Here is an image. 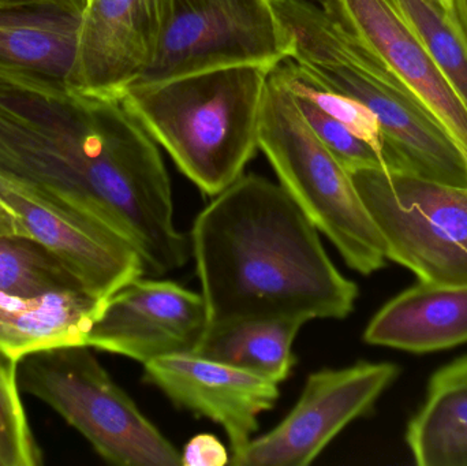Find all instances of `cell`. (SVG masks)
Segmentation results:
<instances>
[{
	"instance_id": "cell-1",
	"label": "cell",
	"mask_w": 467,
	"mask_h": 466,
	"mask_svg": "<svg viewBox=\"0 0 467 466\" xmlns=\"http://www.w3.org/2000/svg\"><path fill=\"white\" fill-rule=\"evenodd\" d=\"M0 177L122 235L147 275L181 270L191 257L158 145L117 96L0 60Z\"/></svg>"
},
{
	"instance_id": "cell-2",
	"label": "cell",
	"mask_w": 467,
	"mask_h": 466,
	"mask_svg": "<svg viewBox=\"0 0 467 466\" xmlns=\"http://www.w3.org/2000/svg\"><path fill=\"white\" fill-rule=\"evenodd\" d=\"M208 326L247 319H345L358 286L280 183L242 174L192 227Z\"/></svg>"
},
{
	"instance_id": "cell-3",
	"label": "cell",
	"mask_w": 467,
	"mask_h": 466,
	"mask_svg": "<svg viewBox=\"0 0 467 466\" xmlns=\"http://www.w3.org/2000/svg\"><path fill=\"white\" fill-rule=\"evenodd\" d=\"M272 68L234 65L155 82H133L117 95L207 196L229 188L258 148Z\"/></svg>"
},
{
	"instance_id": "cell-4",
	"label": "cell",
	"mask_w": 467,
	"mask_h": 466,
	"mask_svg": "<svg viewBox=\"0 0 467 466\" xmlns=\"http://www.w3.org/2000/svg\"><path fill=\"white\" fill-rule=\"evenodd\" d=\"M272 2L293 37L291 59L378 117L391 170L467 188V161L454 140L361 40L317 3Z\"/></svg>"
},
{
	"instance_id": "cell-5",
	"label": "cell",
	"mask_w": 467,
	"mask_h": 466,
	"mask_svg": "<svg viewBox=\"0 0 467 466\" xmlns=\"http://www.w3.org/2000/svg\"><path fill=\"white\" fill-rule=\"evenodd\" d=\"M258 148L280 185L348 267L362 275L381 270L387 249L353 177L316 136L287 88L269 76Z\"/></svg>"
},
{
	"instance_id": "cell-6",
	"label": "cell",
	"mask_w": 467,
	"mask_h": 466,
	"mask_svg": "<svg viewBox=\"0 0 467 466\" xmlns=\"http://www.w3.org/2000/svg\"><path fill=\"white\" fill-rule=\"evenodd\" d=\"M22 393L40 399L118 466L182 465L178 449L109 377L88 345L27 353L18 360Z\"/></svg>"
},
{
	"instance_id": "cell-7",
	"label": "cell",
	"mask_w": 467,
	"mask_h": 466,
	"mask_svg": "<svg viewBox=\"0 0 467 466\" xmlns=\"http://www.w3.org/2000/svg\"><path fill=\"white\" fill-rule=\"evenodd\" d=\"M386 243L387 259L420 282L467 285V188L400 170L351 172Z\"/></svg>"
},
{
	"instance_id": "cell-8",
	"label": "cell",
	"mask_w": 467,
	"mask_h": 466,
	"mask_svg": "<svg viewBox=\"0 0 467 466\" xmlns=\"http://www.w3.org/2000/svg\"><path fill=\"white\" fill-rule=\"evenodd\" d=\"M293 55V37L272 0H170L155 57L133 82L234 65L275 70Z\"/></svg>"
},
{
	"instance_id": "cell-9",
	"label": "cell",
	"mask_w": 467,
	"mask_h": 466,
	"mask_svg": "<svg viewBox=\"0 0 467 466\" xmlns=\"http://www.w3.org/2000/svg\"><path fill=\"white\" fill-rule=\"evenodd\" d=\"M400 368L391 363H357L321 369L307 378L296 407L268 434L233 457L235 466H306L357 419L369 415Z\"/></svg>"
},
{
	"instance_id": "cell-10",
	"label": "cell",
	"mask_w": 467,
	"mask_h": 466,
	"mask_svg": "<svg viewBox=\"0 0 467 466\" xmlns=\"http://www.w3.org/2000/svg\"><path fill=\"white\" fill-rule=\"evenodd\" d=\"M0 197L18 213L29 237L48 248L90 297L107 301L144 275L137 249L89 213L3 177Z\"/></svg>"
},
{
	"instance_id": "cell-11",
	"label": "cell",
	"mask_w": 467,
	"mask_h": 466,
	"mask_svg": "<svg viewBox=\"0 0 467 466\" xmlns=\"http://www.w3.org/2000/svg\"><path fill=\"white\" fill-rule=\"evenodd\" d=\"M207 328L202 293L140 276L106 301L85 345L147 364L196 352Z\"/></svg>"
},
{
	"instance_id": "cell-12",
	"label": "cell",
	"mask_w": 467,
	"mask_h": 466,
	"mask_svg": "<svg viewBox=\"0 0 467 466\" xmlns=\"http://www.w3.org/2000/svg\"><path fill=\"white\" fill-rule=\"evenodd\" d=\"M441 123L467 161V107L391 0H318Z\"/></svg>"
},
{
	"instance_id": "cell-13",
	"label": "cell",
	"mask_w": 467,
	"mask_h": 466,
	"mask_svg": "<svg viewBox=\"0 0 467 466\" xmlns=\"http://www.w3.org/2000/svg\"><path fill=\"white\" fill-rule=\"evenodd\" d=\"M144 380L178 409L219 424L229 438L232 459L246 449L257 432L258 418L280 396L279 385L272 380L193 353L144 364Z\"/></svg>"
},
{
	"instance_id": "cell-14",
	"label": "cell",
	"mask_w": 467,
	"mask_h": 466,
	"mask_svg": "<svg viewBox=\"0 0 467 466\" xmlns=\"http://www.w3.org/2000/svg\"><path fill=\"white\" fill-rule=\"evenodd\" d=\"M170 0H89L81 18L77 87L117 95L158 51Z\"/></svg>"
},
{
	"instance_id": "cell-15",
	"label": "cell",
	"mask_w": 467,
	"mask_h": 466,
	"mask_svg": "<svg viewBox=\"0 0 467 466\" xmlns=\"http://www.w3.org/2000/svg\"><path fill=\"white\" fill-rule=\"evenodd\" d=\"M364 341L410 353L451 349L467 342V285L419 282L373 316Z\"/></svg>"
},
{
	"instance_id": "cell-16",
	"label": "cell",
	"mask_w": 467,
	"mask_h": 466,
	"mask_svg": "<svg viewBox=\"0 0 467 466\" xmlns=\"http://www.w3.org/2000/svg\"><path fill=\"white\" fill-rule=\"evenodd\" d=\"M106 301L85 293L18 297L0 292V352L14 360L65 345H85Z\"/></svg>"
},
{
	"instance_id": "cell-17",
	"label": "cell",
	"mask_w": 467,
	"mask_h": 466,
	"mask_svg": "<svg viewBox=\"0 0 467 466\" xmlns=\"http://www.w3.org/2000/svg\"><path fill=\"white\" fill-rule=\"evenodd\" d=\"M78 14L0 10V60L77 85Z\"/></svg>"
},
{
	"instance_id": "cell-18",
	"label": "cell",
	"mask_w": 467,
	"mask_h": 466,
	"mask_svg": "<svg viewBox=\"0 0 467 466\" xmlns=\"http://www.w3.org/2000/svg\"><path fill=\"white\" fill-rule=\"evenodd\" d=\"M304 325L298 319H247L208 326L193 355L279 385L293 371V344Z\"/></svg>"
},
{
	"instance_id": "cell-19",
	"label": "cell",
	"mask_w": 467,
	"mask_h": 466,
	"mask_svg": "<svg viewBox=\"0 0 467 466\" xmlns=\"http://www.w3.org/2000/svg\"><path fill=\"white\" fill-rule=\"evenodd\" d=\"M406 442L420 466H467V383H430Z\"/></svg>"
},
{
	"instance_id": "cell-20",
	"label": "cell",
	"mask_w": 467,
	"mask_h": 466,
	"mask_svg": "<svg viewBox=\"0 0 467 466\" xmlns=\"http://www.w3.org/2000/svg\"><path fill=\"white\" fill-rule=\"evenodd\" d=\"M467 107V21L460 0H391Z\"/></svg>"
},
{
	"instance_id": "cell-21",
	"label": "cell",
	"mask_w": 467,
	"mask_h": 466,
	"mask_svg": "<svg viewBox=\"0 0 467 466\" xmlns=\"http://www.w3.org/2000/svg\"><path fill=\"white\" fill-rule=\"evenodd\" d=\"M0 292L33 298L85 290L43 243L24 235H5L0 237Z\"/></svg>"
},
{
	"instance_id": "cell-22",
	"label": "cell",
	"mask_w": 467,
	"mask_h": 466,
	"mask_svg": "<svg viewBox=\"0 0 467 466\" xmlns=\"http://www.w3.org/2000/svg\"><path fill=\"white\" fill-rule=\"evenodd\" d=\"M43 453L25 413L18 360L0 352V466H38Z\"/></svg>"
},
{
	"instance_id": "cell-23",
	"label": "cell",
	"mask_w": 467,
	"mask_h": 466,
	"mask_svg": "<svg viewBox=\"0 0 467 466\" xmlns=\"http://www.w3.org/2000/svg\"><path fill=\"white\" fill-rule=\"evenodd\" d=\"M291 96L316 136L334 153L335 158L350 174L358 170H389L379 153L364 140L348 130L345 125L329 117L309 98L293 93Z\"/></svg>"
},
{
	"instance_id": "cell-24",
	"label": "cell",
	"mask_w": 467,
	"mask_h": 466,
	"mask_svg": "<svg viewBox=\"0 0 467 466\" xmlns=\"http://www.w3.org/2000/svg\"><path fill=\"white\" fill-rule=\"evenodd\" d=\"M181 457L185 466H223L230 462L223 443L210 434H200L189 440Z\"/></svg>"
},
{
	"instance_id": "cell-25",
	"label": "cell",
	"mask_w": 467,
	"mask_h": 466,
	"mask_svg": "<svg viewBox=\"0 0 467 466\" xmlns=\"http://www.w3.org/2000/svg\"><path fill=\"white\" fill-rule=\"evenodd\" d=\"M60 10L82 16L87 0H0V10Z\"/></svg>"
},
{
	"instance_id": "cell-26",
	"label": "cell",
	"mask_w": 467,
	"mask_h": 466,
	"mask_svg": "<svg viewBox=\"0 0 467 466\" xmlns=\"http://www.w3.org/2000/svg\"><path fill=\"white\" fill-rule=\"evenodd\" d=\"M5 235L29 237L18 213L0 197V237Z\"/></svg>"
},
{
	"instance_id": "cell-27",
	"label": "cell",
	"mask_w": 467,
	"mask_h": 466,
	"mask_svg": "<svg viewBox=\"0 0 467 466\" xmlns=\"http://www.w3.org/2000/svg\"><path fill=\"white\" fill-rule=\"evenodd\" d=\"M432 382H466L467 383V357L454 361L444 367L433 375Z\"/></svg>"
},
{
	"instance_id": "cell-28",
	"label": "cell",
	"mask_w": 467,
	"mask_h": 466,
	"mask_svg": "<svg viewBox=\"0 0 467 466\" xmlns=\"http://www.w3.org/2000/svg\"><path fill=\"white\" fill-rule=\"evenodd\" d=\"M441 5H446V7H452L455 5V0H436Z\"/></svg>"
},
{
	"instance_id": "cell-29",
	"label": "cell",
	"mask_w": 467,
	"mask_h": 466,
	"mask_svg": "<svg viewBox=\"0 0 467 466\" xmlns=\"http://www.w3.org/2000/svg\"><path fill=\"white\" fill-rule=\"evenodd\" d=\"M461 8H462L463 16H465L467 21V0H460Z\"/></svg>"
},
{
	"instance_id": "cell-30",
	"label": "cell",
	"mask_w": 467,
	"mask_h": 466,
	"mask_svg": "<svg viewBox=\"0 0 467 466\" xmlns=\"http://www.w3.org/2000/svg\"><path fill=\"white\" fill-rule=\"evenodd\" d=\"M88 2H89V0H87V5H88Z\"/></svg>"
}]
</instances>
